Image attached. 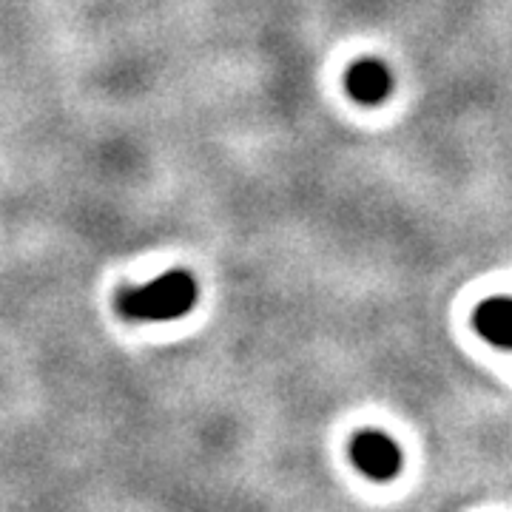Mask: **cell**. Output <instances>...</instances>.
<instances>
[{
	"label": "cell",
	"mask_w": 512,
	"mask_h": 512,
	"mask_svg": "<svg viewBox=\"0 0 512 512\" xmlns=\"http://www.w3.org/2000/svg\"><path fill=\"white\" fill-rule=\"evenodd\" d=\"M350 458L370 481H393L402 470V447L382 430H362L350 441Z\"/></svg>",
	"instance_id": "7a4b0ae2"
},
{
	"label": "cell",
	"mask_w": 512,
	"mask_h": 512,
	"mask_svg": "<svg viewBox=\"0 0 512 512\" xmlns=\"http://www.w3.org/2000/svg\"><path fill=\"white\" fill-rule=\"evenodd\" d=\"M476 330L495 348L512 350V296H493L473 313Z\"/></svg>",
	"instance_id": "277c9868"
},
{
	"label": "cell",
	"mask_w": 512,
	"mask_h": 512,
	"mask_svg": "<svg viewBox=\"0 0 512 512\" xmlns=\"http://www.w3.org/2000/svg\"><path fill=\"white\" fill-rule=\"evenodd\" d=\"M345 83H348L350 97L356 103H365V106H376V103L387 100L390 92H393V74H390V69L384 66L382 60H373V57L356 60L350 66Z\"/></svg>",
	"instance_id": "3957f363"
},
{
	"label": "cell",
	"mask_w": 512,
	"mask_h": 512,
	"mask_svg": "<svg viewBox=\"0 0 512 512\" xmlns=\"http://www.w3.org/2000/svg\"><path fill=\"white\" fill-rule=\"evenodd\" d=\"M197 305L194 276L174 268L143 288H126L117 296V308L134 322H171L180 319Z\"/></svg>",
	"instance_id": "6da1fadb"
}]
</instances>
